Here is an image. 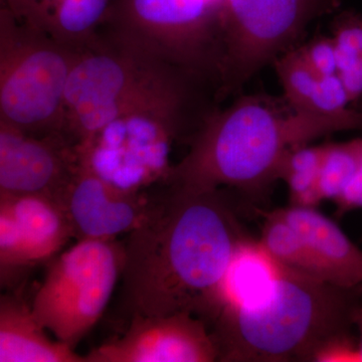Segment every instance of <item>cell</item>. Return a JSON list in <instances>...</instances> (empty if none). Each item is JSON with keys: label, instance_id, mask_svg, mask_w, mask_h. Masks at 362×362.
I'll return each mask as SVG.
<instances>
[{"label": "cell", "instance_id": "obj_1", "mask_svg": "<svg viewBox=\"0 0 362 362\" xmlns=\"http://www.w3.org/2000/svg\"><path fill=\"white\" fill-rule=\"evenodd\" d=\"M221 189L168 187L124 245L123 295L132 316H218L223 284L247 240Z\"/></svg>", "mask_w": 362, "mask_h": 362}, {"label": "cell", "instance_id": "obj_2", "mask_svg": "<svg viewBox=\"0 0 362 362\" xmlns=\"http://www.w3.org/2000/svg\"><path fill=\"white\" fill-rule=\"evenodd\" d=\"M362 129L361 118H335L282 108L261 95L213 109L189 136V151L173 166L165 185L192 192L235 188L262 194L279 180L291 150L317 138Z\"/></svg>", "mask_w": 362, "mask_h": 362}, {"label": "cell", "instance_id": "obj_3", "mask_svg": "<svg viewBox=\"0 0 362 362\" xmlns=\"http://www.w3.org/2000/svg\"><path fill=\"white\" fill-rule=\"evenodd\" d=\"M352 291L280 265L263 296L221 309L213 333L220 361H317L347 339L356 311Z\"/></svg>", "mask_w": 362, "mask_h": 362}, {"label": "cell", "instance_id": "obj_4", "mask_svg": "<svg viewBox=\"0 0 362 362\" xmlns=\"http://www.w3.org/2000/svg\"><path fill=\"white\" fill-rule=\"evenodd\" d=\"M187 71L100 33L76 62L66 90V135L87 141L108 124L153 101Z\"/></svg>", "mask_w": 362, "mask_h": 362}, {"label": "cell", "instance_id": "obj_5", "mask_svg": "<svg viewBox=\"0 0 362 362\" xmlns=\"http://www.w3.org/2000/svg\"><path fill=\"white\" fill-rule=\"evenodd\" d=\"M81 52L0 6V120L30 134H66V90Z\"/></svg>", "mask_w": 362, "mask_h": 362}, {"label": "cell", "instance_id": "obj_6", "mask_svg": "<svg viewBox=\"0 0 362 362\" xmlns=\"http://www.w3.org/2000/svg\"><path fill=\"white\" fill-rule=\"evenodd\" d=\"M202 117L197 98L175 95L119 117L76 144L78 160L114 187L140 192L168 180L175 140L194 132Z\"/></svg>", "mask_w": 362, "mask_h": 362}, {"label": "cell", "instance_id": "obj_7", "mask_svg": "<svg viewBox=\"0 0 362 362\" xmlns=\"http://www.w3.org/2000/svg\"><path fill=\"white\" fill-rule=\"evenodd\" d=\"M221 11L209 0H114L100 33L178 66L218 95Z\"/></svg>", "mask_w": 362, "mask_h": 362}, {"label": "cell", "instance_id": "obj_8", "mask_svg": "<svg viewBox=\"0 0 362 362\" xmlns=\"http://www.w3.org/2000/svg\"><path fill=\"white\" fill-rule=\"evenodd\" d=\"M124 245L82 240L49 265L30 305L57 340L75 349L100 320L122 277Z\"/></svg>", "mask_w": 362, "mask_h": 362}, {"label": "cell", "instance_id": "obj_9", "mask_svg": "<svg viewBox=\"0 0 362 362\" xmlns=\"http://www.w3.org/2000/svg\"><path fill=\"white\" fill-rule=\"evenodd\" d=\"M341 0H225L221 9L223 71L218 98L295 49L308 25Z\"/></svg>", "mask_w": 362, "mask_h": 362}, {"label": "cell", "instance_id": "obj_10", "mask_svg": "<svg viewBox=\"0 0 362 362\" xmlns=\"http://www.w3.org/2000/svg\"><path fill=\"white\" fill-rule=\"evenodd\" d=\"M87 362H213L220 350L201 319L187 312L132 316L122 337L86 354Z\"/></svg>", "mask_w": 362, "mask_h": 362}, {"label": "cell", "instance_id": "obj_11", "mask_svg": "<svg viewBox=\"0 0 362 362\" xmlns=\"http://www.w3.org/2000/svg\"><path fill=\"white\" fill-rule=\"evenodd\" d=\"M74 238L65 209L45 194H0V269L7 274L52 259Z\"/></svg>", "mask_w": 362, "mask_h": 362}, {"label": "cell", "instance_id": "obj_12", "mask_svg": "<svg viewBox=\"0 0 362 362\" xmlns=\"http://www.w3.org/2000/svg\"><path fill=\"white\" fill-rule=\"evenodd\" d=\"M78 163L75 144L66 134H30L0 120V194H45L58 201Z\"/></svg>", "mask_w": 362, "mask_h": 362}, {"label": "cell", "instance_id": "obj_13", "mask_svg": "<svg viewBox=\"0 0 362 362\" xmlns=\"http://www.w3.org/2000/svg\"><path fill=\"white\" fill-rule=\"evenodd\" d=\"M58 201L78 240H116L119 235L129 233L146 216L152 204L142 192L114 187L80 162Z\"/></svg>", "mask_w": 362, "mask_h": 362}, {"label": "cell", "instance_id": "obj_14", "mask_svg": "<svg viewBox=\"0 0 362 362\" xmlns=\"http://www.w3.org/2000/svg\"><path fill=\"white\" fill-rule=\"evenodd\" d=\"M276 213L304 240L326 282L343 289H361L362 251L334 221L315 207L292 206L276 209Z\"/></svg>", "mask_w": 362, "mask_h": 362}, {"label": "cell", "instance_id": "obj_15", "mask_svg": "<svg viewBox=\"0 0 362 362\" xmlns=\"http://www.w3.org/2000/svg\"><path fill=\"white\" fill-rule=\"evenodd\" d=\"M114 0H1L16 18L84 51L94 45Z\"/></svg>", "mask_w": 362, "mask_h": 362}, {"label": "cell", "instance_id": "obj_16", "mask_svg": "<svg viewBox=\"0 0 362 362\" xmlns=\"http://www.w3.org/2000/svg\"><path fill=\"white\" fill-rule=\"evenodd\" d=\"M28 306L18 298L0 299V362H87L75 349L52 340Z\"/></svg>", "mask_w": 362, "mask_h": 362}, {"label": "cell", "instance_id": "obj_17", "mask_svg": "<svg viewBox=\"0 0 362 362\" xmlns=\"http://www.w3.org/2000/svg\"><path fill=\"white\" fill-rule=\"evenodd\" d=\"M279 271L280 264L264 251L259 242L247 239L240 246L226 275L221 308L258 300L270 289Z\"/></svg>", "mask_w": 362, "mask_h": 362}, {"label": "cell", "instance_id": "obj_18", "mask_svg": "<svg viewBox=\"0 0 362 362\" xmlns=\"http://www.w3.org/2000/svg\"><path fill=\"white\" fill-rule=\"evenodd\" d=\"M261 214L265 223L259 244L264 251L280 265L325 281L322 270L296 230L276 211Z\"/></svg>", "mask_w": 362, "mask_h": 362}, {"label": "cell", "instance_id": "obj_19", "mask_svg": "<svg viewBox=\"0 0 362 362\" xmlns=\"http://www.w3.org/2000/svg\"><path fill=\"white\" fill-rule=\"evenodd\" d=\"M326 144L297 147L285 157L279 180L289 187L293 206L316 207L322 202L318 189L319 173Z\"/></svg>", "mask_w": 362, "mask_h": 362}, {"label": "cell", "instance_id": "obj_20", "mask_svg": "<svg viewBox=\"0 0 362 362\" xmlns=\"http://www.w3.org/2000/svg\"><path fill=\"white\" fill-rule=\"evenodd\" d=\"M362 163V138L349 142L326 144L319 173L321 199L337 201Z\"/></svg>", "mask_w": 362, "mask_h": 362}, {"label": "cell", "instance_id": "obj_21", "mask_svg": "<svg viewBox=\"0 0 362 362\" xmlns=\"http://www.w3.org/2000/svg\"><path fill=\"white\" fill-rule=\"evenodd\" d=\"M274 66L282 86L285 102L294 110L308 113L309 102L318 76L304 63L297 49L279 57Z\"/></svg>", "mask_w": 362, "mask_h": 362}, {"label": "cell", "instance_id": "obj_22", "mask_svg": "<svg viewBox=\"0 0 362 362\" xmlns=\"http://www.w3.org/2000/svg\"><path fill=\"white\" fill-rule=\"evenodd\" d=\"M333 42L337 49L338 73L346 70L362 57V16L341 14L333 26Z\"/></svg>", "mask_w": 362, "mask_h": 362}, {"label": "cell", "instance_id": "obj_23", "mask_svg": "<svg viewBox=\"0 0 362 362\" xmlns=\"http://www.w3.org/2000/svg\"><path fill=\"white\" fill-rule=\"evenodd\" d=\"M297 51L304 63L318 77L338 73L337 49L332 37H316L306 45L298 47Z\"/></svg>", "mask_w": 362, "mask_h": 362}, {"label": "cell", "instance_id": "obj_24", "mask_svg": "<svg viewBox=\"0 0 362 362\" xmlns=\"http://www.w3.org/2000/svg\"><path fill=\"white\" fill-rule=\"evenodd\" d=\"M338 74L346 88L350 101H356L362 97V57L354 65Z\"/></svg>", "mask_w": 362, "mask_h": 362}, {"label": "cell", "instance_id": "obj_25", "mask_svg": "<svg viewBox=\"0 0 362 362\" xmlns=\"http://www.w3.org/2000/svg\"><path fill=\"white\" fill-rule=\"evenodd\" d=\"M354 323L358 325L359 331H361V345L357 349V361L362 362V307L356 309V314H354Z\"/></svg>", "mask_w": 362, "mask_h": 362}, {"label": "cell", "instance_id": "obj_26", "mask_svg": "<svg viewBox=\"0 0 362 362\" xmlns=\"http://www.w3.org/2000/svg\"><path fill=\"white\" fill-rule=\"evenodd\" d=\"M209 1L211 2V4H213L214 6H218L221 11V6H223V4L225 0H209Z\"/></svg>", "mask_w": 362, "mask_h": 362}, {"label": "cell", "instance_id": "obj_27", "mask_svg": "<svg viewBox=\"0 0 362 362\" xmlns=\"http://www.w3.org/2000/svg\"><path fill=\"white\" fill-rule=\"evenodd\" d=\"M361 110L362 111V107H361Z\"/></svg>", "mask_w": 362, "mask_h": 362}, {"label": "cell", "instance_id": "obj_28", "mask_svg": "<svg viewBox=\"0 0 362 362\" xmlns=\"http://www.w3.org/2000/svg\"><path fill=\"white\" fill-rule=\"evenodd\" d=\"M361 291H362V288H361Z\"/></svg>", "mask_w": 362, "mask_h": 362}]
</instances>
